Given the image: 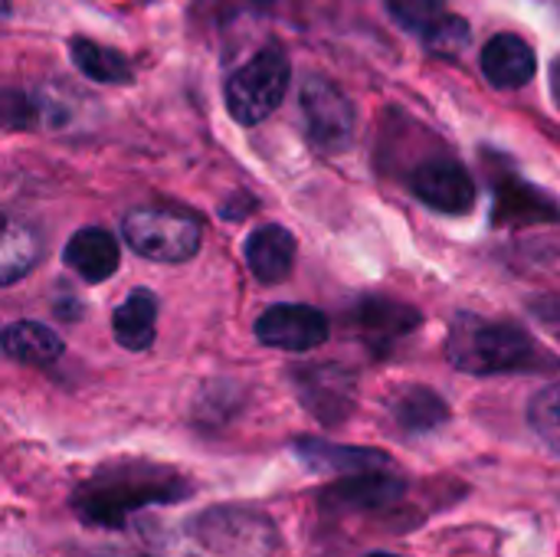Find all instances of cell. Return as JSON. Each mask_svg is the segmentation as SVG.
I'll use <instances>...</instances> for the list:
<instances>
[{"mask_svg":"<svg viewBox=\"0 0 560 557\" xmlns=\"http://www.w3.org/2000/svg\"><path fill=\"white\" fill-rule=\"evenodd\" d=\"M102 557H148V555H131V552H108V555Z\"/></svg>","mask_w":560,"mask_h":557,"instance_id":"cell-25","label":"cell"},{"mask_svg":"<svg viewBox=\"0 0 560 557\" xmlns=\"http://www.w3.org/2000/svg\"><path fill=\"white\" fill-rule=\"evenodd\" d=\"M404 496V483L387 473H364L338 483L325 499H338L341 509H377Z\"/></svg>","mask_w":560,"mask_h":557,"instance_id":"cell-19","label":"cell"},{"mask_svg":"<svg viewBox=\"0 0 560 557\" xmlns=\"http://www.w3.org/2000/svg\"><path fill=\"white\" fill-rule=\"evenodd\" d=\"M3 351L20 361V364H33V368H49L62 358L66 345L62 338L39 322H13L3 332Z\"/></svg>","mask_w":560,"mask_h":557,"instance_id":"cell-17","label":"cell"},{"mask_svg":"<svg viewBox=\"0 0 560 557\" xmlns=\"http://www.w3.org/2000/svg\"><path fill=\"white\" fill-rule=\"evenodd\" d=\"M69 56L75 62V69L82 76H89L92 82H105V85H125L135 79V69L128 62V56H121L112 46H98L92 39H72L69 43Z\"/></svg>","mask_w":560,"mask_h":557,"instance_id":"cell-18","label":"cell"},{"mask_svg":"<svg viewBox=\"0 0 560 557\" xmlns=\"http://www.w3.org/2000/svg\"><path fill=\"white\" fill-rule=\"evenodd\" d=\"M446 358L456 371L492 378V374H535L548 371L558 361L538 345L532 332L512 322H492L482 315L463 312L446 338Z\"/></svg>","mask_w":560,"mask_h":557,"instance_id":"cell-1","label":"cell"},{"mask_svg":"<svg viewBox=\"0 0 560 557\" xmlns=\"http://www.w3.org/2000/svg\"><path fill=\"white\" fill-rule=\"evenodd\" d=\"M299 460L308 469H322L331 476H364V473H377L387 469L390 460L377 450H364V446H331V443H318V440H299L295 443Z\"/></svg>","mask_w":560,"mask_h":557,"instance_id":"cell-13","label":"cell"},{"mask_svg":"<svg viewBox=\"0 0 560 557\" xmlns=\"http://www.w3.org/2000/svg\"><path fill=\"white\" fill-rule=\"evenodd\" d=\"M368 557H397V555H390V552H374V555H368Z\"/></svg>","mask_w":560,"mask_h":557,"instance_id":"cell-26","label":"cell"},{"mask_svg":"<svg viewBox=\"0 0 560 557\" xmlns=\"http://www.w3.org/2000/svg\"><path fill=\"white\" fill-rule=\"evenodd\" d=\"M390 414H394L397 430H404L410 437L433 433L450 420L446 401L430 387H404V391H397L390 397Z\"/></svg>","mask_w":560,"mask_h":557,"instance_id":"cell-15","label":"cell"},{"mask_svg":"<svg viewBox=\"0 0 560 557\" xmlns=\"http://www.w3.org/2000/svg\"><path fill=\"white\" fill-rule=\"evenodd\" d=\"M125 243L154 263H187L200 250V223L167 207H135L121 220Z\"/></svg>","mask_w":560,"mask_h":557,"instance_id":"cell-4","label":"cell"},{"mask_svg":"<svg viewBox=\"0 0 560 557\" xmlns=\"http://www.w3.org/2000/svg\"><path fill=\"white\" fill-rule=\"evenodd\" d=\"M256 338L276 351H312L328 338V315L312 305H272L256 318Z\"/></svg>","mask_w":560,"mask_h":557,"instance_id":"cell-8","label":"cell"},{"mask_svg":"<svg viewBox=\"0 0 560 557\" xmlns=\"http://www.w3.org/2000/svg\"><path fill=\"white\" fill-rule=\"evenodd\" d=\"M551 217H558L555 204L528 184H505L502 200H495V220L502 223H538Z\"/></svg>","mask_w":560,"mask_h":557,"instance_id":"cell-21","label":"cell"},{"mask_svg":"<svg viewBox=\"0 0 560 557\" xmlns=\"http://www.w3.org/2000/svg\"><path fill=\"white\" fill-rule=\"evenodd\" d=\"M194 538L217 557H266L276 545L272 522L243 509H213L194 522Z\"/></svg>","mask_w":560,"mask_h":557,"instance_id":"cell-5","label":"cell"},{"mask_svg":"<svg viewBox=\"0 0 560 557\" xmlns=\"http://www.w3.org/2000/svg\"><path fill=\"white\" fill-rule=\"evenodd\" d=\"M479 66H482V76L495 89L515 92V89H525L535 79L538 56H535L532 43L522 39L518 33H499L482 46Z\"/></svg>","mask_w":560,"mask_h":557,"instance_id":"cell-9","label":"cell"},{"mask_svg":"<svg viewBox=\"0 0 560 557\" xmlns=\"http://www.w3.org/2000/svg\"><path fill=\"white\" fill-rule=\"evenodd\" d=\"M39 259V240L30 227L10 220L3 230V250H0V282L13 286L20 276H26Z\"/></svg>","mask_w":560,"mask_h":557,"instance_id":"cell-20","label":"cell"},{"mask_svg":"<svg viewBox=\"0 0 560 557\" xmlns=\"http://www.w3.org/2000/svg\"><path fill=\"white\" fill-rule=\"evenodd\" d=\"M62 263L79 272V279L85 282H105L118 272L121 263V250L118 240L102 230V227H85L79 233H72V240L62 250Z\"/></svg>","mask_w":560,"mask_h":557,"instance_id":"cell-12","label":"cell"},{"mask_svg":"<svg viewBox=\"0 0 560 557\" xmlns=\"http://www.w3.org/2000/svg\"><path fill=\"white\" fill-rule=\"evenodd\" d=\"M551 89H555V98H558L560 105V59L555 62V69H551Z\"/></svg>","mask_w":560,"mask_h":557,"instance_id":"cell-24","label":"cell"},{"mask_svg":"<svg viewBox=\"0 0 560 557\" xmlns=\"http://www.w3.org/2000/svg\"><path fill=\"white\" fill-rule=\"evenodd\" d=\"M292 79L289 56L279 46L256 49L243 66H236L223 85L226 112L240 125H259L266 121L285 98Z\"/></svg>","mask_w":560,"mask_h":557,"instance_id":"cell-3","label":"cell"},{"mask_svg":"<svg viewBox=\"0 0 560 557\" xmlns=\"http://www.w3.org/2000/svg\"><path fill=\"white\" fill-rule=\"evenodd\" d=\"M305 374H299V394L305 401V407L325 420H338L348 414L351 407V381L335 371V368H302Z\"/></svg>","mask_w":560,"mask_h":557,"instance_id":"cell-16","label":"cell"},{"mask_svg":"<svg viewBox=\"0 0 560 557\" xmlns=\"http://www.w3.org/2000/svg\"><path fill=\"white\" fill-rule=\"evenodd\" d=\"M410 190H413V197L420 204H427L430 210L450 213V217L469 213L472 204H476V181L453 158H430V161H423L410 174Z\"/></svg>","mask_w":560,"mask_h":557,"instance_id":"cell-7","label":"cell"},{"mask_svg":"<svg viewBox=\"0 0 560 557\" xmlns=\"http://www.w3.org/2000/svg\"><path fill=\"white\" fill-rule=\"evenodd\" d=\"M246 263L249 272L262 282V286H279L292 276L295 266V236L279 227V223H266L259 230L249 233L246 246Z\"/></svg>","mask_w":560,"mask_h":557,"instance_id":"cell-11","label":"cell"},{"mask_svg":"<svg viewBox=\"0 0 560 557\" xmlns=\"http://www.w3.org/2000/svg\"><path fill=\"white\" fill-rule=\"evenodd\" d=\"M302 115L315 148L345 151L354 138V105L328 76H308L302 82Z\"/></svg>","mask_w":560,"mask_h":557,"instance_id":"cell-6","label":"cell"},{"mask_svg":"<svg viewBox=\"0 0 560 557\" xmlns=\"http://www.w3.org/2000/svg\"><path fill=\"white\" fill-rule=\"evenodd\" d=\"M528 423L548 450L560 456V381L541 387L528 404Z\"/></svg>","mask_w":560,"mask_h":557,"instance_id":"cell-23","label":"cell"},{"mask_svg":"<svg viewBox=\"0 0 560 557\" xmlns=\"http://www.w3.org/2000/svg\"><path fill=\"white\" fill-rule=\"evenodd\" d=\"M384 3L404 30H410L423 39H430L453 16L446 10V0H384Z\"/></svg>","mask_w":560,"mask_h":557,"instance_id":"cell-22","label":"cell"},{"mask_svg":"<svg viewBox=\"0 0 560 557\" xmlns=\"http://www.w3.org/2000/svg\"><path fill=\"white\" fill-rule=\"evenodd\" d=\"M180 496H187V483L177 479L174 473L128 466L125 473H98L95 479H89L75 492L72 506H75V515H82L89 525L121 529L135 509H144L154 502L171 506Z\"/></svg>","mask_w":560,"mask_h":557,"instance_id":"cell-2","label":"cell"},{"mask_svg":"<svg viewBox=\"0 0 560 557\" xmlns=\"http://www.w3.org/2000/svg\"><path fill=\"white\" fill-rule=\"evenodd\" d=\"M354 328L361 332V338L374 348H387L394 345L397 338L410 335L423 318L417 309L404 305V302H394V299H384V295H364L351 315Z\"/></svg>","mask_w":560,"mask_h":557,"instance_id":"cell-10","label":"cell"},{"mask_svg":"<svg viewBox=\"0 0 560 557\" xmlns=\"http://www.w3.org/2000/svg\"><path fill=\"white\" fill-rule=\"evenodd\" d=\"M112 335L125 351L151 348L158 335V299L148 289H135L112 315Z\"/></svg>","mask_w":560,"mask_h":557,"instance_id":"cell-14","label":"cell"}]
</instances>
